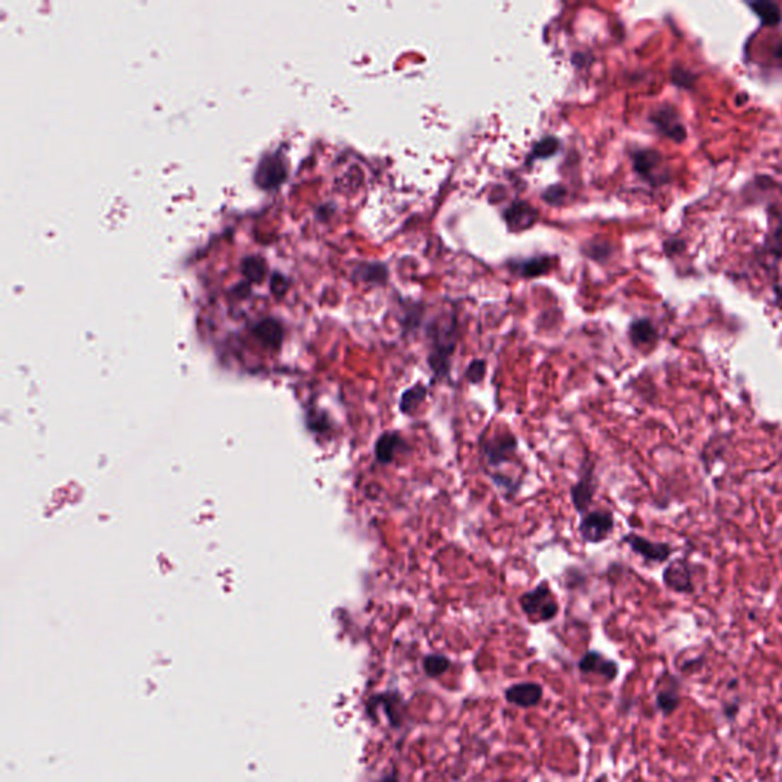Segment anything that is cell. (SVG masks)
Returning a JSON list of instances; mask_svg holds the SVG:
<instances>
[{
    "mask_svg": "<svg viewBox=\"0 0 782 782\" xmlns=\"http://www.w3.org/2000/svg\"><path fill=\"white\" fill-rule=\"evenodd\" d=\"M457 320L456 316H442L428 326L430 355L428 365L436 381L449 378L451 358L457 345Z\"/></svg>",
    "mask_w": 782,
    "mask_h": 782,
    "instance_id": "6da1fadb",
    "label": "cell"
},
{
    "mask_svg": "<svg viewBox=\"0 0 782 782\" xmlns=\"http://www.w3.org/2000/svg\"><path fill=\"white\" fill-rule=\"evenodd\" d=\"M519 606L521 610L529 616V619L543 621V622L555 619L559 610L558 602L555 601L552 590H550V587L546 581L536 585L534 590H530L521 596Z\"/></svg>",
    "mask_w": 782,
    "mask_h": 782,
    "instance_id": "7a4b0ae2",
    "label": "cell"
},
{
    "mask_svg": "<svg viewBox=\"0 0 782 782\" xmlns=\"http://www.w3.org/2000/svg\"><path fill=\"white\" fill-rule=\"evenodd\" d=\"M633 166L637 175L652 187H660L669 182L671 173L666 167L663 156L655 150L645 149L633 153Z\"/></svg>",
    "mask_w": 782,
    "mask_h": 782,
    "instance_id": "3957f363",
    "label": "cell"
},
{
    "mask_svg": "<svg viewBox=\"0 0 782 782\" xmlns=\"http://www.w3.org/2000/svg\"><path fill=\"white\" fill-rule=\"evenodd\" d=\"M518 440L512 432L495 434L481 443V456L489 468H500L515 456Z\"/></svg>",
    "mask_w": 782,
    "mask_h": 782,
    "instance_id": "277c9868",
    "label": "cell"
},
{
    "mask_svg": "<svg viewBox=\"0 0 782 782\" xmlns=\"http://www.w3.org/2000/svg\"><path fill=\"white\" fill-rule=\"evenodd\" d=\"M614 529L613 514L608 510H593L585 514L579 523V535L584 543L599 544L611 535Z\"/></svg>",
    "mask_w": 782,
    "mask_h": 782,
    "instance_id": "5b68a950",
    "label": "cell"
},
{
    "mask_svg": "<svg viewBox=\"0 0 782 782\" xmlns=\"http://www.w3.org/2000/svg\"><path fill=\"white\" fill-rule=\"evenodd\" d=\"M650 121L662 137L682 144L686 139V127L680 118V113L671 104H662L650 115Z\"/></svg>",
    "mask_w": 782,
    "mask_h": 782,
    "instance_id": "8992f818",
    "label": "cell"
},
{
    "mask_svg": "<svg viewBox=\"0 0 782 782\" xmlns=\"http://www.w3.org/2000/svg\"><path fill=\"white\" fill-rule=\"evenodd\" d=\"M623 541L631 547L633 552L645 558L650 563H665L672 553V548L663 543H652L650 539L642 538L639 535L630 534L623 538Z\"/></svg>",
    "mask_w": 782,
    "mask_h": 782,
    "instance_id": "52a82bcc",
    "label": "cell"
},
{
    "mask_svg": "<svg viewBox=\"0 0 782 782\" xmlns=\"http://www.w3.org/2000/svg\"><path fill=\"white\" fill-rule=\"evenodd\" d=\"M663 581L674 592L680 593H691L694 590L692 585V573L691 567L683 559H677V561L671 563L663 572Z\"/></svg>",
    "mask_w": 782,
    "mask_h": 782,
    "instance_id": "ba28073f",
    "label": "cell"
},
{
    "mask_svg": "<svg viewBox=\"0 0 782 782\" xmlns=\"http://www.w3.org/2000/svg\"><path fill=\"white\" fill-rule=\"evenodd\" d=\"M286 178V168L283 161L277 156L265 158L257 168L255 182L262 188H274L280 185Z\"/></svg>",
    "mask_w": 782,
    "mask_h": 782,
    "instance_id": "9c48e42d",
    "label": "cell"
},
{
    "mask_svg": "<svg viewBox=\"0 0 782 782\" xmlns=\"http://www.w3.org/2000/svg\"><path fill=\"white\" fill-rule=\"evenodd\" d=\"M506 700L521 708H532L541 701L543 688L538 683H517L506 691Z\"/></svg>",
    "mask_w": 782,
    "mask_h": 782,
    "instance_id": "30bf717a",
    "label": "cell"
},
{
    "mask_svg": "<svg viewBox=\"0 0 782 782\" xmlns=\"http://www.w3.org/2000/svg\"><path fill=\"white\" fill-rule=\"evenodd\" d=\"M503 216L510 231H524L535 224L538 212L526 202H515L505 211Z\"/></svg>",
    "mask_w": 782,
    "mask_h": 782,
    "instance_id": "8fae6325",
    "label": "cell"
},
{
    "mask_svg": "<svg viewBox=\"0 0 782 782\" xmlns=\"http://www.w3.org/2000/svg\"><path fill=\"white\" fill-rule=\"evenodd\" d=\"M592 476H593L592 469L585 471V474L581 478H579L576 481V485H573L572 489H570L572 503H573L577 514L585 515V512L588 510V507H590L592 501H593L594 485H593V477Z\"/></svg>",
    "mask_w": 782,
    "mask_h": 782,
    "instance_id": "7c38bea8",
    "label": "cell"
},
{
    "mask_svg": "<svg viewBox=\"0 0 782 782\" xmlns=\"http://www.w3.org/2000/svg\"><path fill=\"white\" fill-rule=\"evenodd\" d=\"M405 445L401 434L398 431L382 432L379 439L374 443V457L379 465H390L396 459V452Z\"/></svg>",
    "mask_w": 782,
    "mask_h": 782,
    "instance_id": "4fadbf2b",
    "label": "cell"
},
{
    "mask_svg": "<svg viewBox=\"0 0 782 782\" xmlns=\"http://www.w3.org/2000/svg\"><path fill=\"white\" fill-rule=\"evenodd\" d=\"M579 669L584 674H599L606 680H614L617 675V665L596 651H590L584 655L579 662Z\"/></svg>",
    "mask_w": 782,
    "mask_h": 782,
    "instance_id": "5bb4252c",
    "label": "cell"
},
{
    "mask_svg": "<svg viewBox=\"0 0 782 782\" xmlns=\"http://www.w3.org/2000/svg\"><path fill=\"white\" fill-rule=\"evenodd\" d=\"M657 329L650 320H636L630 326V340L636 347H648L657 341Z\"/></svg>",
    "mask_w": 782,
    "mask_h": 782,
    "instance_id": "9a60e30c",
    "label": "cell"
},
{
    "mask_svg": "<svg viewBox=\"0 0 782 782\" xmlns=\"http://www.w3.org/2000/svg\"><path fill=\"white\" fill-rule=\"evenodd\" d=\"M428 396V387L420 382L413 385L411 389H407L399 399V410L402 414H414L420 407V403L427 399Z\"/></svg>",
    "mask_w": 782,
    "mask_h": 782,
    "instance_id": "2e32d148",
    "label": "cell"
},
{
    "mask_svg": "<svg viewBox=\"0 0 782 782\" xmlns=\"http://www.w3.org/2000/svg\"><path fill=\"white\" fill-rule=\"evenodd\" d=\"M747 6L764 26H776L782 22L781 6L775 2H752Z\"/></svg>",
    "mask_w": 782,
    "mask_h": 782,
    "instance_id": "e0dca14e",
    "label": "cell"
},
{
    "mask_svg": "<svg viewBox=\"0 0 782 782\" xmlns=\"http://www.w3.org/2000/svg\"><path fill=\"white\" fill-rule=\"evenodd\" d=\"M356 275L364 282L384 284L389 277V269L382 263H367L356 269Z\"/></svg>",
    "mask_w": 782,
    "mask_h": 782,
    "instance_id": "ac0fdd59",
    "label": "cell"
},
{
    "mask_svg": "<svg viewBox=\"0 0 782 782\" xmlns=\"http://www.w3.org/2000/svg\"><path fill=\"white\" fill-rule=\"evenodd\" d=\"M449 659L442 654H430L423 659V669L430 677H440L449 668Z\"/></svg>",
    "mask_w": 782,
    "mask_h": 782,
    "instance_id": "d6986e66",
    "label": "cell"
},
{
    "mask_svg": "<svg viewBox=\"0 0 782 782\" xmlns=\"http://www.w3.org/2000/svg\"><path fill=\"white\" fill-rule=\"evenodd\" d=\"M241 268H243V275L246 277V280H249V282H253V283L262 282V278L266 274V266L263 263V260L260 257L245 258Z\"/></svg>",
    "mask_w": 782,
    "mask_h": 782,
    "instance_id": "ffe728a7",
    "label": "cell"
},
{
    "mask_svg": "<svg viewBox=\"0 0 782 782\" xmlns=\"http://www.w3.org/2000/svg\"><path fill=\"white\" fill-rule=\"evenodd\" d=\"M548 268H550V260L547 257L529 258V260H526V262L518 265L521 275H524V277L541 275V274L548 271Z\"/></svg>",
    "mask_w": 782,
    "mask_h": 782,
    "instance_id": "44dd1931",
    "label": "cell"
},
{
    "mask_svg": "<svg viewBox=\"0 0 782 782\" xmlns=\"http://www.w3.org/2000/svg\"><path fill=\"white\" fill-rule=\"evenodd\" d=\"M376 698H378L381 703L385 704V708H387V715H389V720L391 723V726H399L401 724V715H399V704L402 703L399 695L396 694H384V695H376Z\"/></svg>",
    "mask_w": 782,
    "mask_h": 782,
    "instance_id": "7402d4cb",
    "label": "cell"
},
{
    "mask_svg": "<svg viewBox=\"0 0 782 782\" xmlns=\"http://www.w3.org/2000/svg\"><path fill=\"white\" fill-rule=\"evenodd\" d=\"M671 80L680 89H691L695 84V75L694 72L688 71L686 67L675 64L671 71Z\"/></svg>",
    "mask_w": 782,
    "mask_h": 782,
    "instance_id": "603a6c76",
    "label": "cell"
},
{
    "mask_svg": "<svg viewBox=\"0 0 782 782\" xmlns=\"http://www.w3.org/2000/svg\"><path fill=\"white\" fill-rule=\"evenodd\" d=\"M559 150V141L553 137H547L536 142L534 147V158H548Z\"/></svg>",
    "mask_w": 782,
    "mask_h": 782,
    "instance_id": "cb8c5ba5",
    "label": "cell"
},
{
    "mask_svg": "<svg viewBox=\"0 0 782 782\" xmlns=\"http://www.w3.org/2000/svg\"><path fill=\"white\" fill-rule=\"evenodd\" d=\"M486 361L485 360H474L472 361L468 367H466V372H465V378L471 382V384H480L483 379H485V374H486Z\"/></svg>",
    "mask_w": 782,
    "mask_h": 782,
    "instance_id": "d4e9b609",
    "label": "cell"
},
{
    "mask_svg": "<svg viewBox=\"0 0 782 782\" xmlns=\"http://www.w3.org/2000/svg\"><path fill=\"white\" fill-rule=\"evenodd\" d=\"M657 704L659 708L669 713L672 712L675 708H677L679 704V694L677 691H672V689H668V691H660L659 695H657Z\"/></svg>",
    "mask_w": 782,
    "mask_h": 782,
    "instance_id": "484cf974",
    "label": "cell"
},
{
    "mask_svg": "<svg viewBox=\"0 0 782 782\" xmlns=\"http://www.w3.org/2000/svg\"><path fill=\"white\" fill-rule=\"evenodd\" d=\"M565 195H567V190L563 185H552V187H548L546 190V192L543 195V199L546 202H548V204L558 205V204H561L563 199L565 197Z\"/></svg>",
    "mask_w": 782,
    "mask_h": 782,
    "instance_id": "4316f807",
    "label": "cell"
},
{
    "mask_svg": "<svg viewBox=\"0 0 782 782\" xmlns=\"http://www.w3.org/2000/svg\"><path fill=\"white\" fill-rule=\"evenodd\" d=\"M770 241H771V246H770L771 253L782 255V228H779L776 233L771 236Z\"/></svg>",
    "mask_w": 782,
    "mask_h": 782,
    "instance_id": "83f0119b",
    "label": "cell"
},
{
    "mask_svg": "<svg viewBox=\"0 0 782 782\" xmlns=\"http://www.w3.org/2000/svg\"><path fill=\"white\" fill-rule=\"evenodd\" d=\"M379 782H399V779H398V776H396L394 774H391V775H389V776L382 778Z\"/></svg>",
    "mask_w": 782,
    "mask_h": 782,
    "instance_id": "f1b7e54d",
    "label": "cell"
}]
</instances>
